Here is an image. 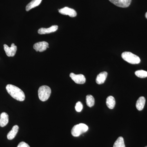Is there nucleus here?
I'll list each match as a JSON object with an SVG mask.
<instances>
[{
  "mask_svg": "<svg viewBox=\"0 0 147 147\" xmlns=\"http://www.w3.org/2000/svg\"><path fill=\"white\" fill-rule=\"evenodd\" d=\"M4 49L5 51L6 54L9 57H13L16 54L17 51V47L14 43H12L10 47L8 45L4 44Z\"/></svg>",
  "mask_w": 147,
  "mask_h": 147,
  "instance_id": "nucleus-5",
  "label": "nucleus"
},
{
  "mask_svg": "<svg viewBox=\"0 0 147 147\" xmlns=\"http://www.w3.org/2000/svg\"><path fill=\"white\" fill-rule=\"evenodd\" d=\"M59 11L61 14L68 15L71 17H74L77 15V13L76 11L73 9L69 8L67 7L61 9L59 10Z\"/></svg>",
  "mask_w": 147,
  "mask_h": 147,
  "instance_id": "nucleus-9",
  "label": "nucleus"
},
{
  "mask_svg": "<svg viewBox=\"0 0 147 147\" xmlns=\"http://www.w3.org/2000/svg\"><path fill=\"white\" fill-rule=\"evenodd\" d=\"M69 76L76 84H83L86 83V78L83 74H76L73 73H71L70 74Z\"/></svg>",
  "mask_w": 147,
  "mask_h": 147,
  "instance_id": "nucleus-6",
  "label": "nucleus"
},
{
  "mask_svg": "<svg viewBox=\"0 0 147 147\" xmlns=\"http://www.w3.org/2000/svg\"><path fill=\"white\" fill-rule=\"evenodd\" d=\"M9 122V116L7 113H2L0 115V126L4 127Z\"/></svg>",
  "mask_w": 147,
  "mask_h": 147,
  "instance_id": "nucleus-12",
  "label": "nucleus"
},
{
  "mask_svg": "<svg viewBox=\"0 0 147 147\" xmlns=\"http://www.w3.org/2000/svg\"><path fill=\"white\" fill-rule=\"evenodd\" d=\"M146 99L144 96H141L137 100L136 102V108L139 111H142L144 107Z\"/></svg>",
  "mask_w": 147,
  "mask_h": 147,
  "instance_id": "nucleus-14",
  "label": "nucleus"
},
{
  "mask_svg": "<svg viewBox=\"0 0 147 147\" xmlns=\"http://www.w3.org/2000/svg\"><path fill=\"white\" fill-rule=\"evenodd\" d=\"M135 75L141 78H145L147 77V71L143 70H139L135 72Z\"/></svg>",
  "mask_w": 147,
  "mask_h": 147,
  "instance_id": "nucleus-19",
  "label": "nucleus"
},
{
  "mask_svg": "<svg viewBox=\"0 0 147 147\" xmlns=\"http://www.w3.org/2000/svg\"><path fill=\"white\" fill-rule=\"evenodd\" d=\"M83 106L82 102L79 101L76 103V106H75V110L77 112H80L82 111L83 109Z\"/></svg>",
  "mask_w": 147,
  "mask_h": 147,
  "instance_id": "nucleus-20",
  "label": "nucleus"
},
{
  "mask_svg": "<svg viewBox=\"0 0 147 147\" xmlns=\"http://www.w3.org/2000/svg\"><path fill=\"white\" fill-rule=\"evenodd\" d=\"M17 147H30L29 145L24 142H21L19 143Z\"/></svg>",
  "mask_w": 147,
  "mask_h": 147,
  "instance_id": "nucleus-21",
  "label": "nucleus"
},
{
  "mask_svg": "<svg viewBox=\"0 0 147 147\" xmlns=\"http://www.w3.org/2000/svg\"><path fill=\"white\" fill-rule=\"evenodd\" d=\"M114 5L119 7L126 8L129 6L131 0H109Z\"/></svg>",
  "mask_w": 147,
  "mask_h": 147,
  "instance_id": "nucleus-8",
  "label": "nucleus"
},
{
  "mask_svg": "<svg viewBox=\"0 0 147 147\" xmlns=\"http://www.w3.org/2000/svg\"><path fill=\"white\" fill-rule=\"evenodd\" d=\"M19 127L17 125H14L12 127V129L8 133L7 135V139L9 140H12L16 137V134L18 133Z\"/></svg>",
  "mask_w": 147,
  "mask_h": 147,
  "instance_id": "nucleus-13",
  "label": "nucleus"
},
{
  "mask_svg": "<svg viewBox=\"0 0 147 147\" xmlns=\"http://www.w3.org/2000/svg\"><path fill=\"white\" fill-rule=\"evenodd\" d=\"M42 0H32L28 4L26 7V10L29 11L32 9L36 7L40 4Z\"/></svg>",
  "mask_w": 147,
  "mask_h": 147,
  "instance_id": "nucleus-15",
  "label": "nucleus"
},
{
  "mask_svg": "<svg viewBox=\"0 0 147 147\" xmlns=\"http://www.w3.org/2000/svg\"><path fill=\"white\" fill-rule=\"evenodd\" d=\"M113 147H125L123 137H119L115 142Z\"/></svg>",
  "mask_w": 147,
  "mask_h": 147,
  "instance_id": "nucleus-17",
  "label": "nucleus"
},
{
  "mask_svg": "<svg viewBox=\"0 0 147 147\" xmlns=\"http://www.w3.org/2000/svg\"><path fill=\"white\" fill-rule=\"evenodd\" d=\"M108 76V73L106 71H103L97 75L96 82L98 85L103 84L105 82Z\"/></svg>",
  "mask_w": 147,
  "mask_h": 147,
  "instance_id": "nucleus-11",
  "label": "nucleus"
},
{
  "mask_svg": "<svg viewBox=\"0 0 147 147\" xmlns=\"http://www.w3.org/2000/svg\"><path fill=\"white\" fill-rule=\"evenodd\" d=\"M51 94V89L48 86H41L38 89V96L41 101H45L48 100Z\"/></svg>",
  "mask_w": 147,
  "mask_h": 147,
  "instance_id": "nucleus-3",
  "label": "nucleus"
},
{
  "mask_svg": "<svg viewBox=\"0 0 147 147\" xmlns=\"http://www.w3.org/2000/svg\"><path fill=\"white\" fill-rule=\"evenodd\" d=\"M147 147V146H146V147Z\"/></svg>",
  "mask_w": 147,
  "mask_h": 147,
  "instance_id": "nucleus-23",
  "label": "nucleus"
},
{
  "mask_svg": "<svg viewBox=\"0 0 147 147\" xmlns=\"http://www.w3.org/2000/svg\"><path fill=\"white\" fill-rule=\"evenodd\" d=\"M122 58L125 61L131 64H137L141 61L140 58L130 52H125L121 55Z\"/></svg>",
  "mask_w": 147,
  "mask_h": 147,
  "instance_id": "nucleus-2",
  "label": "nucleus"
},
{
  "mask_svg": "<svg viewBox=\"0 0 147 147\" xmlns=\"http://www.w3.org/2000/svg\"><path fill=\"white\" fill-rule=\"evenodd\" d=\"M87 105L88 107L91 108L94 104V98L91 95H88L86 97Z\"/></svg>",
  "mask_w": 147,
  "mask_h": 147,
  "instance_id": "nucleus-18",
  "label": "nucleus"
},
{
  "mask_svg": "<svg viewBox=\"0 0 147 147\" xmlns=\"http://www.w3.org/2000/svg\"><path fill=\"white\" fill-rule=\"evenodd\" d=\"M145 16H146V18L147 19V12L146 13V14H145Z\"/></svg>",
  "mask_w": 147,
  "mask_h": 147,
  "instance_id": "nucleus-22",
  "label": "nucleus"
},
{
  "mask_svg": "<svg viewBox=\"0 0 147 147\" xmlns=\"http://www.w3.org/2000/svg\"><path fill=\"white\" fill-rule=\"evenodd\" d=\"M88 127L84 123H80L73 127L71 129V134L74 137H79L80 135L86 132Z\"/></svg>",
  "mask_w": 147,
  "mask_h": 147,
  "instance_id": "nucleus-4",
  "label": "nucleus"
},
{
  "mask_svg": "<svg viewBox=\"0 0 147 147\" xmlns=\"http://www.w3.org/2000/svg\"><path fill=\"white\" fill-rule=\"evenodd\" d=\"M106 105L110 109H113L115 105V100L113 96H110L107 97L106 101Z\"/></svg>",
  "mask_w": 147,
  "mask_h": 147,
  "instance_id": "nucleus-16",
  "label": "nucleus"
},
{
  "mask_svg": "<svg viewBox=\"0 0 147 147\" xmlns=\"http://www.w3.org/2000/svg\"><path fill=\"white\" fill-rule=\"evenodd\" d=\"M49 47V44L46 41H41L35 43L33 48L36 52H42Z\"/></svg>",
  "mask_w": 147,
  "mask_h": 147,
  "instance_id": "nucleus-7",
  "label": "nucleus"
},
{
  "mask_svg": "<svg viewBox=\"0 0 147 147\" xmlns=\"http://www.w3.org/2000/svg\"><path fill=\"white\" fill-rule=\"evenodd\" d=\"M58 29V26L55 25L49 28H40L38 31V32L40 34H47L56 32Z\"/></svg>",
  "mask_w": 147,
  "mask_h": 147,
  "instance_id": "nucleus-10",
  "label": "nucleus"
},
{
  "mask_svg": "<svg viewBox=\"0 0 147 147\" xmlns=\"http://www.w3.org/2000/svg\"><path fill=\"white\" fill-rule=\"evenodd\" d=\"M6 89L11 96L16 100L20 101L25 100L26 97L24 92L18 87L11 84H8L6 87Z\"/></svg>",
  "mask_w": 147,
  "mask_h": 147,
  "instance_id": "nucleus-1",
  "label": "nucleus"
}]
</instances>
